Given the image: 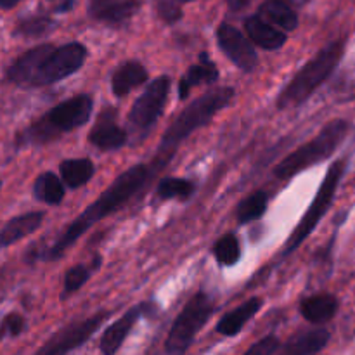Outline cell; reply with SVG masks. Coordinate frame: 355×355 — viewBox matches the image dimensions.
I'll list each match as a JSON object with an SVG mask.
<instances>
[{
  "label": "cell",
  "instance_id": "31",
  "mask_svg": "<svg viewBox=\"0 0 355 355\" xmlns=\"http://www.w3.org/2000/svg\"><path fill=\"white\" fill-rule=\"evenodd\" d=\"M277 349H279V340H277V336L269 335L266 338L259 340L257 343H253L243 355H274Z\"/></svg>",
  "mask_w": 355,
  "mask_h": 355
},
{
  "label": "cell",
  "instance_id": "35",
  "mask_svg": "<svg viewBox=\"0 0 355 355\" xmlns=\"http://www.w3.org/2000/svg\"><path fill=\"white\" fill-rule=\"evenodd\" d=\"M284 2H286V0H284ZM288 2H293V3H305V2H307V0H288Z\"/></svg>",
  "mask_w": 355,
  "mask_h": 355
},
{
  "label": "cell",
  "instance_id": "33",
  "mask_svg": "<svg viewBox=\"0 0 355 355\" xmlns=\"http://www.w3.org/2000/svg\"><path fill=\"white\" fill-rule=\"evenodd\" d=\"M248 3H250V0H227V6L231 7V10H234V12L245 9Z\"/></svg>",
  "mask_w": 355,
  "mask_h": 355
},
{
  "label": "cell",
  "instance_id": "11",
  "mask_svg": "<svg viewBox=\"0 0 355 355\" xmlns=\"http://www.w3.org/2000/svg\"><path fill=\"white\" fill-rule=\"evenodd\" d=\"M217 44L225 55L238 66L241 71L250 73L259 64V55L250 44L248 38L231 24L224 23L217 30Z\"/></svg>",
  "mask_w": 355,
  "mask_h": 355
},
{
  "label": "cell",
  "instance_id": "37",
  "mask_svg": "<svg viewBox=\"0 0 355 355\" xmlns=\"http://www.w3.org/2000/svg\"><path fill=\"white\" fill-rule=\"evenodd\" d=\"M0 189H2V180H0Z\"/></svg>",
  "mask_w": 355,
  "mask_h": 355
},
{
  "label": "cell",
  "instance_id": "36",
  "mask_svg": "<svg viewBox=\"0 0 355 355\" xmlns=\"http://www.w3.org/2000/svg\"><path fill=\"white\" fill-rule=\"evenodd\" d=\"M177 2H191V0H177Z\"/></svg>",
  "mask_w": 355,
  "mask_h": 355
},
{
  "label": "cell",
  "instance_id": "16",
  "mask_svg": "<svg viewBox=\"0 0 355 355\" xmlns=\"http://www.w3.org/2000/svg\"><path fill=\"white\" fill-rule=\"evenodd\" d=\"M218 80V69L215 62L208 58L207 52H201L200 61L191 66L179 82V96L180 99H187L189 92L203 83H214Z\"/></svg>",
  "mask_w": 355,
  "mask_h": 355
},
{
  "label": "cell",
  "instance_id": "19",
  "mask_svg": "<svg viewBox=\"0 0 355 355\" xmlns=\"http://www.w3.org/2000/svg\"><path fill=\"white\" fill-rule=\"evenodd\" d=\"M245 28L248 37L252 38L257 45L266 49V51H277V49L283 47L288 40L286 33L279 31L276 26L267 23V21L262 19L260 16H250L248 19L245 21Z\"/></svg>",
  "mask_w": 355,
  "mask_h": 355
},
{
  "label": "cell",
  "instance_id": "1",
  "mask_svg": "<svg viewBox=\"0 0 355 355\" xmlns=\"http://www.w3.org/2000/svg\"><path fill=\"white\" fill-rule=\"evenodd\" d=\"M149 175H151V170H149L148 165H134L128 170H125L123 173H120L113 180V184L94 203H90L51 246H47L44 252L37 253V259H61L66 253V250L71 248L92 225H96L97 222H101L107 215L120 210L132 196H135L137 191L144 186Z\"/></svg>",
  "mask_w": 355,
  "mask_h": 355
},
{
  "label": "cell",
  "instance_id": "30",
  "mask_svg": "<svg viewBox=\"0 0 355 355\" xmlns=\"http://www.w3.org/2000/svg\"><path fill=\"white\" fill-rule=\"evenodd\" d=\"M156 10H158L159 17L165 23H177L182 17V10H180L177 0H156Z\"/></svg>",
  "mask_w": 355,
  "mask_h": 355
},
{
  "label": "cell",
  "instance_id": "17",
  "mask_svg": "<svg viewBox=\"0 0 355 355\" xmlns=\"http://www.w3.org/2000/svg\"><path fill=\"white\" fill-rule=\"evenodd\" d=\"M340 309V302L331 293H319L305 298L300 304V312L305 321L312 324H324L331 321Z\"/></svg>",
  "mask_w": 355,
  "mask_h": 355
},
{
  "label": "cell",
  "instance_id": "27",
  "mask_svg": "<svg viewBox=\"0 0 355 355\" xmlns=\"http://www.w3.org/2000/svg\"><path fill=\"white\" fill-rule=\"evenodd\" d=\"M214 255L220 266L231 267L234 266V263H238V260L241 259V246H239L238 238H236L232 232L222 236V238L215 243Z\"/></svg>",
  "mask_w": 355,
  "mask_h": 355
},
{
  "label": "cell",
  "instance_id": "3",
  "mask_svg": "<svg viewBox=\"0 0 355 355\" xmlns=\"http://www.w3.org/2000/svg\"><path fill=\"white\" fill-rule=\"evenodd\" d=\"M92 97L87 94L62 101L17 135V146H44L61 134L83 127L92 114Z\"/></svg>",
  "mask_w": 355,
  "mask_h": 355
},
{
  "label": "cell",
  "instance_id": "29",
  "mask_svg": "<svg viewBox=\"0 0 355 355\" xmlns=\"http://www.w3.org/2000/svg\"><path fill=\"white\" fill-rule=\"evenodd\" d=\"M52 21L49 17L44 16H35L28 17V19L21 21L16 28V35H21V37H40V35H45L47 31H51Z\"/></svg>",
  "mask_w": 355,
  "mask_h": 355
},
{
  "label": "cell",
  "instance_id": "21",
  "mask_svg": "<svg viewBox=\"0 0 355 355\" xmlns=\"http://www.w3.org/2000/svg\"><path fill=\"white\" fill-rule=\"evenodd\" d=\"M262 307V300L260 298H250L245 304L239 305L232 312L225 314L224 318L218 321L217 331L224 336H236L243 329V326L253 319V315L260 311Z\"/></svg>",
  "mask_w": 355,
  "mask_h": 355
},
{
  "label": "cell",
  "instance_id": "14",
  "mask_svg": "<svg viewBox=\"0 0 355 355\" xmlns=\"http://www.w3.org/2000/svg\"><path fill=\"white\" fill-rule=\"evenodd\" d=\"M141 7L139 0H89V14L97 21L123 24Z\"/></svg>",
  "mask_w": 355,
  "mask_h": 355
},
{
  "label": "cell",
  "instance_id": "2",
  "mask_svg": "<svg viewBox=\"0 0 355 355\" xmlns=\"http://www.w3.org/2000/svg\"><path fill=\"white\" fill-rule=\"evenodd\" d=\"M85 59L87 49L78 42L61 47L44 44L17 58L7 71V78L21 87L51 85L78 71Z\"/></svg>",
  "mask_w": 355,
  "mask_h": 355
},
{
  "label": "cell",
  "instance_id": "34",
  "mask_svg": "<svg viewBox=\"0 0 355 355\" xmlns=\"http://www.w3.org/2000/svg\"><path fill=\"white\" fill-rule=\"evenodd\" d=\"M17 2H19V0H0V7H2V9H10V7L16 6Z\"/></svg>",
  "mask_w": 355,
  "mask_h": 355
},
{
  "label": "cell",
  "instance_id": "6",
  "mask_svg": "<svg viewBox=\"0 0 355 355\" xmlns=\"http://www.w3.org/2000/svg\"><path fill=\"white\" fill-rule=\"evenodd\" d=\"M350 130V123L347 120H331L324 125L321 132L307 144L300 146L297 151L288 155L279 165L274 168V175L277 179H291L297 173L324 162L329 156L335 155L336 149L342 146Z\"/></svg>",
  "mask_w": 355,
  "mask_h": 355
},
{
  "label": "cell",
  "instance_id": "22",
  "mask_svg": "<svg viewBox=\"0 0 355 355\" xmlns=\"http://www.w3.org/2000/svg\"><path fill=\"white\" fill-rule=\"evenodd\" d=\"M259 16L266 19L267 23H272L276 26L283 28L286 31L297 30L298 26V16L288 2L284 0H267L260 6Z\"/></svg>",
  "mask_w": 355,
  "mask_h": 355
},
{
  "label": "cell",
  "instance_id": "26",
  "mask_svg": "<svg viewBox=\"0 0 355 355\" xmlns=\"http://www.w3.org/2000/svg\"><path fill=\"white\" fill-rule=\"evenodd\" d=\"M193 193V182L186 179H177V177H165V179L159 180L158 189H156V194H158L159 200L186 201L189 200Z\"/></svg>",
  "mask_w": 355,
  "mask_h": 355
},
{
  "label": "cell",
  "instance_id": "10",
  "mask_svg": "<svg viewBox=\"0 0 355 355\" xmlns=\"http://www.w3.org/2000/svg\"><path fill=\"white\" fill-rule=\"evenodd\" d=\"M104 319H106V314H97L85 321L73 322V324L59 329L35 352V355H68L82 347L101 328Z\"/></svg>",
  "mask_w": 355,
  "mask_h": 355
},
{
  "label": "cell",
  "instance_id": "15",
  "mask_svg": "<svg viewBox=\"0 0 355 355\" xmlns=\"http://www.w3.org/2000/svg\"><path fill=\"white\" fill-rule=\"evenodd\" d=\"M329 338H331V335H329L328 329H307V331L291 336L284 345H279L274 355H315L328 345Z\"/></svg>",
  "mask_w": 355,
  "mask_h": 355
},
{
  "label": "cell",
  "instance_id": "7",
  "mask_svg": "<svg viewBox=\"0 0 355 355\" xmlns=\"http://www.w3.org/2000/svg\"><path fill=\"white\" fill-rule=\"evenodd\" d=\"M347 170V159H336L329 170L326 172L324 180H322L321 187H319L318 194L312 200L311 207L305 211V215L302 217L300 224L295 227L293 234L290 236V239L284 245V255H290L293 253L298 246H302V243L312 234L315 227L319 225V222L324 218V215L328 214L329 208H331L333 201H335L336 191H338L340 182H342L343 175H345Z\"/></svg>",
  "mask_w": 355,
  "mask_h": 355
},
{
  "label": "cell",
  "instance_id": "12",
  "mask_svg": "<svg viewBox=\"0 0 355 355\" xmlns=\"http://www.w3.org/2000/svg\"><path fill=\"white\" fill-rule=\"evenodd\" d=\"M153 305L144 302L141 305H135L130 311L125 312L116 322H113L111 326H107L106 331L103 333V338H101L99 349L103 355H114L120 350V347L123 345V342L127 340L128 333L132 331L135 322L142 318V315H148L151 312Z\"/></svg>",
  "mask_w": 355,
  "mask_h": 355
},
{
  "label": "cell",
  "instance_id": "28",
  "mask_svg": "<svg viewBox=\"0 0 355 355\" xmlns=\"http://www.w3.org/2000/svg\"><path fill=\"white\" fill-rule=\"evenodd\" d=\"M97 266H99V263H96V266L92 263L90 267H87V266L71 267V269H69L64 276V286H62L61 298H64V297H68V295L78 291L80 288H82L83 284L90 279V276H92V272L96 270Z\"/></svg>",
  "mask_w": 355,
  "mask_h": 355
},
{
  "label": "cell",
  "instance_id": "25",
  "mask_svg": "<svg viewBox=\"0 0 355 355\" xmlns=\"http://www.w3.org/2000/svg\"><path fill=\"white\" fill-rule=\"evenodd\" d=\"M267 203H269V194L266 191H255L238 205L236 218H238L239 224H250V222L257 220L266 214Z\"/></svg>",
  "mask_w": 355,
  "mask_h": 355
},
{
  "label": "cell",
  "instance_id": "20",
  "mask_svg": "<svg viewBox=\"0 0 355 355\" xmlns=\"http://www.w3.org/2000/svg\"><path fill=\"white\" fill-rule=\"evenodd\" d=\"M44 211H30L7 222L0 231V246H10L37 231L44 222Z\"/></svg>",
  "mask_w": 355,
  "mask_h": 355
},
{
  "label": "cell",
  "instance_id": "18",
  "mask_svg": "<svg viewBox=\"0 0 355 355\" xmlns=\"http://www.w3.org/2000/svg\"><path fill=\"white\" fill-rule=\"evenodd\" d=\"M148 80V69L139 61H125L116 68L111 76V90L116 97H125L135 87L142 85Z\"/></svg>",
  "mask_w": 355,
  "mask_h": 355
},
{
  "label": "cell",
  "instance_id": "5",
  "mask_svg": "<svg viewBox=\"0 0 355 355\" xmlns=\"http://www.w3.org/2000/svg\"><path fill=\"white\" fill-rule=\"evenodd\" d=\"M343 54H345V40H335L322 47L284 87L277 99V107L291 110L304 104L338 68Z\"/></svg>",
  "mask_w": 355,
  "mask_h": 355
},
{
  "label": "cell",
  "instance_id": "4",
  "mask_svg": "<svg viewBox=\"0 0 355 355\" xmlns=\"http://www.w3.org/2000/svg\"><path fill=\"white\" fill-rule=\"evenodd\" d=\"M234 97V89L231 87H218L203 94L198 99H194L182 113L172 121L168 128L163 134L159 142V156H172L173 151L179 148L184 139L189 137L198 128L205 127L211 121V118L224 110Z\"/></svg>",
  "mask_w": 355,
  "mask_h": 355
},
{
  "label": "cell",
  "instance_id": "8",
  "mask_svg": "<svg viewBox=\"0 0 355 355\" xmlns=\"http://www.w3.org/2000/svg\"><path fill=\"white\" fill-rule=\"evenodd\" d=\"M211 314H214V305H211L208 295L203 291L194 295L173 321L168 336H166L165 352L168 355L186 354L187 349L193 345L198 333L211 318Z\"/></svg>",
  "mask_w": 355,
  "mask_h": 355
},
{
  "label": "cell",
  "instance_id": "13",
  "mask_svg": "<svg viewBox=\"0 0 355 355\" xmlns=\"http://www.w3.org/2000/svg\"><path fill=\"white\" fill-rule=\"evenodd\" d=\"M89 141L103 151H114L127 144V132L116 125V111L113 107H107L99 114L89 134Z\"/></svg>",
  "mask_w": 355,
  "mask_h": 355
},
{
  "label": "cell",
  "instance_id": "24",
  "mask_svg": "<svg viewBox=\"0 0 355 355\" xmlns=\"http://www.w3.org/2000/svg\"><path fill=\"white\" fill-rule=\"evenodd\" d=\"M64 182L52 172H45L35 179L33 194L38 201L47 205H59L64 200Z\"/></svg>",
  "mask_w": 355,
  "mask_h": 355
},
{
  "label": "cell",
  "instance_id": "32",
  "mask_svg": "<svg viewBox=\"0 0 355 355\" xmlns=\"http://www.w3.org/2000/svg\"><path fill=\"white\" fill-rule=\"evenodd\" d=\"M24 329V319L19 314H9L0 324V340L3 336H17Z\"/></svg>",
  "mask_w": 355,
  "mask_h": 355
},
{
  "label": "cell",
  "instance_id": "9",
  "mask_svg": "<svg viewBox=\"0 0 355 355\" xmlns=\"http://www.w3.org/2000/svg\"><path fill=\"white\" fill-rule=\"evenodd\" d=\"M170 94V76H158L137 97L128 113V123L139 132H148L163 114Z\"/></svg>",
  "mask_w": 355,
  "mask_h": 355
},
{
  "label": "cell",
  "instance_id": "23",
  "mask_svg": "<svg viewBox=\"0 0 355 355\" xmlns=\"http://www.w3.org/2000/svg\"><path fill=\"white\" fill-rule=\"evenodd\" d=\"M59 172H61V180L69 187V189H76V187L83 186L89 182L96 173V166L90 159L87 158H73L64 159L59 165Z\"/></svg>",
  "mask_w": 355,
  "mask_h": 355
}]
</instances>
